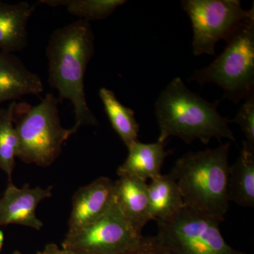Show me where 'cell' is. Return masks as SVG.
I'll list each match as a JSON object with an SVG mask.
<instances>
[{
	"mask_svg": "<svg viewBox=\"0 0 254 254\" xmlns=\"http://www.w3.org/2000/svg\"><path fill=\"white\" fill-rule=\"evenodd\" d=\"M94 53V33L91 23L83 19L55 30L46 47L50 86L59 93L60 103L71 101L76 131L98 125L87 103L84 85L85 73Z\"/></svg>",
	"mask_w": 254,
	"mask_h": 254,
	"instance_id": "cell-1",
	"label": "cell"
},
{
	"mask_svg": "<svg viewBox=\"0 0 254 254\" xmlns=\"http://www.w3.org/2000/svg\"><path fill=\"white\" fill-rule=\"evenodd\" d=\"M219 100L210 103L190 91L181 78H174L155 102L158 141L165 143L170 136L178 137L187 144L199 140L207 145L213 138L236 141L229 127L230 120L219 113Z\"/></svg>",
	"mask_w": 254,
	"mask_h": 254,
	"instance_id": "cell-2",
	"label": "cell"
},
{
	"mask_svg": "<svg viewBox=\"0 0 254 254\" xmlns=\"http://www.w3.org/2000/svg\"><path fill=\"white\" fill-rule=\"evenodd\" d=\"M230 143L190 152L177 160L170 172L176 180L185 208L222 222L230 207Z\"/></svg>",
	"mask_w": 254,
	"mask_h": 254,
	"instance_id": "cell-3",
	"label": "cell"
},
{
	"mask_svg": "<svg viewBox=\"0 0 254 254\" xmlns=\"http://www.w3.org/2000/svg\"><path fill=\"white\" fill-rule=\"evenodd\" d=\"M58 98L48 93L41 103L32 105L26 102L16 103L14 125L17 134L16 158L23 163L41 168L52 165L61 154L63 145L76 130L61 125Z\"/></svg>",
	"mask_w": 254,
	"mask_h": 254,
	"instance_id": "cell-4",
	"label": "cell"
},
{
	"mask_svg": "<svg viewBox=\"0 0 254 254\" xmlns=\"http://www.w3.org/2000/svg\"><path fill=\"white\" fill-rule=\"evenodd\" d=\"M226 48L209 66L195 70L190 81L215 83L235 104L254 94V16L227 40Z\"/></svg>",
	"mask_w": 254,
	"mask_h": 254,
	"instance_id": "cell-5",
	"label": "cell"
},
{
	"mask_svg": "<svg viewBox=\"0 0 254 254\" xmlns=\"http://www.w3.org/2000/svg\"><path fill=\"white\" fill-rule=\"evenodd\" d=\"M181 4L191 21L195 56H215L217 43L221 40L227 41L254 16V6L246 10L239 0H184Z\"/></svg>",
	"mask_w": 254,
	"mask_h": 254,
	"instance_id": "cell-6",
	"label": "cell"
},
{
	"mask_svg": "<svg viewBox=\"0 0 254 254\" xmlns=\"http://www.w3.org/2000/svg\"><path fill=\"white\" fill-rule=\"evenodd\" d=\"M157 222L156 237L170 254H246L225 242L220 222L190 209Z\"/></svg>",
	"mask_w": 254,
	"mask_h": 254,
	"instance_id": "cell-7",
	"label": "cell"
},
{
	"mask_svg": "<svg viewBox=\"0 0 254 254\" xmlns=\"http://www.w3.org/2000/svg\"><path fill=\"white\" fill-rule=\"evenodd\" d=\"M144 237L122 213L114 200L94 223L68 232L61 248L74 254H124L134 250Z\"/></svg>",
	"mask_w": 254,
	"mask_h": 254,
	"instance_id": "cell-8",
	"label": "cell"
},
{
	"mask_svg": "<svg viewBox=\"0 0 254 254\" xmlns=\"http://www.w3.org/2000/svg\"><path fill=\"white\" fill-rule=\"evenodd\" d=\"M53 188H31L28 184L17 188L12 182H9L0 198V226L16 224L41 230L43 223L37 218L36 208L42 200L53 195Z\"/></svg>",
	"mask_w": 254,
	"mask_h": 254,
	"instance_id": "cell-9",
	"label": "cell"
},
{
	"mask_svg": "<svg viewBox=\"0 0 254 254\" xmlns=\"http://www.w3.org/2000/svg\"><path fill=\"white\" fill-rule=\"evenodd\" d=\"M113 193L114 182L108 177H99L80 188L73 198L68 232L77 231L99 220L113 203Z\"/></svg>",
	"mask_w": 254,
	"mask_h": 254,
	"instance_id": "cell-10",
	"label": "cell"
},
{
	"mask_svg": "<svg viewBox=\"0 0 254 254\" xmlns=\"http://www.w3.org/2000/svg\"><path fill=\"white\" fill-rule=\"evenodd\" d=\"M44 91L41 77L32 72L12 53L0 50V106L27 95H40Z\"/></svg>",
	"mask_w": 254,
	"mask_h": 254,
	"instance_id": "cell-11",
	"label": "cell"
},
{
	"mask_svg": "<svg viewBox=\"0 0 254 254\" xmlns=\"http://www.w3.org/2000/svg\"><path fill=\"white\" fill-rule=\"evenodd\" d=\"M166 142L143 143L136 141L127 147L128 156L119 167V177H131L146 182L161 175L162 167L165 159L173 153L165 150Z\"/></svg>",
	"mask_w": 254,
	"mask_h": 254,
	"instance_id": "cell-12",
	"label": "cell"
},
{
	"mask_svg": "<svg viewBox=\"0 0 254 254\" xmlns=\"http://www.w3.org/2000/svg\"><path fill=\"white\" fill-rule=\"evenodd\" d=\"M36 7L27 1L9 4L0 1L1 51L14 54L27 48L28 23Z\"/></svg>",
	"mask_w": 254,
	"mask_h": 254,
	"instance_id": "cell-13",
	"label": "cell"
},
{
	"mask_svg": "<svg viewBox=\"0 0 254 254\" xmlns=\"http://www.w3.org/2000/svg\"><path fill=\"white\" fill-rule=\"evenodd\" d=\"M114 200L124 216L138 231L150 221L148 184L131 177L114 182Z\"/></svg>",
	"mask_w": 254,
	"mask_h": 254,
	"instance_id": "cell-14",
	"label": "cell"
},
{
	"mask_svg": "<svg viewBox=\"0 0 254 254\" xmlns=\"http://www.w3.org/2000/svg\"><path fill=\"white\" fill-rule=\"evenodd\" d=\"M148 191L150 220H168L185 208L176 180L170 173L151 180Z\"/></svg>",
	"mask_w": 254,
	"mask_h": 254,
	"instance_id": "cell-15",
	"label": "cell"
},
{
	"mask_svg": "<svg viewBox=\"0 0 254 254\" xmlns=\"http://www.w3.org/2000/svg\"><path fill=\"white\" fill-rule=\"evenodd\" d=\"M228 190L230 201L254 206V150L245 141L240 156L230 168Z\"/></svg>",
	"mask_w": 254,
	"mask_h": 254,
	"instance_id": "cell-16",
	"label": "cell"
},
{
	"mask_svg": "<svg viewBox=\"0 0 254 254\" xmlns=\"http://www.w3.org/2000/svg\"><path fill=\"white\" fill-rule=\"evenodd\" d=\"M99 96L112 127L126 146L138 141L140 126L134 111L122 104L115 93L108 88H100Z\"/></svg>",
	"mask_w": 254,
	"mask_h": 254,
	"instance_id": "cell-17",
	"label": "cell"
},
{
	"mask_svg": "<svg viewBox=\"0 0 254 254\" xmlns=\"http://www.w3.org/2000/svg\"><path fill=\"white\" fill-rule=\"evenodd\" d=\"M125 0H41L39 4L52 7L64 6L68 12L81 19L91 21L105 19L120 6L126 4Z\"/></svg>",
	"mask_w": 254,
	"mask_h": 254,
	"instance_id": "cell-18",
	"label": "cell"
},
{
	"mask_svg": "<svg viewBox=\"0 0 254 254\" xmlns=\"http://www.w3.org/2000/svg\"><path fill=\"white\" fill-rule=\"evenodd\" d=\"M16 102H11L6 108H0V169L11 181L16 158L18 140L14 125V111Z\"/></svg>",
	"mask_w": 254,
	"mask_h": 254,
	"instance_id": "cell-19",
	"label": "cell"
},
{
	"mask_svg": "<svg viewBox=\"0 0 254 254\" xmlns=\"http://www.w3.org/2000/svg\"><path fill=\"white\" fill-rule=\"evenodd\" d=\"M230 122L240 126L246 137L245 141L254 150V94L245 100L236 116Z\"/></svg>",
	"mask_w": 254,
	"mask_h": 254,
	"instance_id": "cell-20",
	"label": "cell"
},
{
	"mask_svg": "<svg viewBox=\"0 0 254 254\" xmlns=\"http://www.w3.org/2000/svg\"><path fill=\"white\" fill-rule=\"evenodd\" d=\"M37 254H74L60 248L55 244H49ZM124 254H170L155 237H144L141 245L134 250Z\"/></svg>",
	"mask_w": 254,
	"mask_h": 254,
	"instance_id": "cell-21",
	"label": "cell"
},
{
	"mask_svg": "<svg viewBox=\"0 0 254 254\" xmlns=\"http://www.w3.org/2000/svg\"><path fill=\"white\" fill-rule=\"evenodd\" d=\"M4 233L1 230H0V252H1V249H2L3 244H4Z\"/></svg>",
	"mask_w": 254,
	"mask_h": 254,
	"instance_id": "cell-22",
	"label": "cell"
},
{
	"mask_svg": "<svg viewBox=\"0 0 254 254\" xmlns=\"http://www.w3.org/2000/svg\"><path fill=\"white\" fill-rule=\"evenodd\" d=\"M11 254H21V252H18V251H15L14 253H12Z\"/></svg>",
	"mask_w": 254,
	"mask_h": 254,
	"instance_id": "cell-23",
	"label": "cell"
}]
</instances>
